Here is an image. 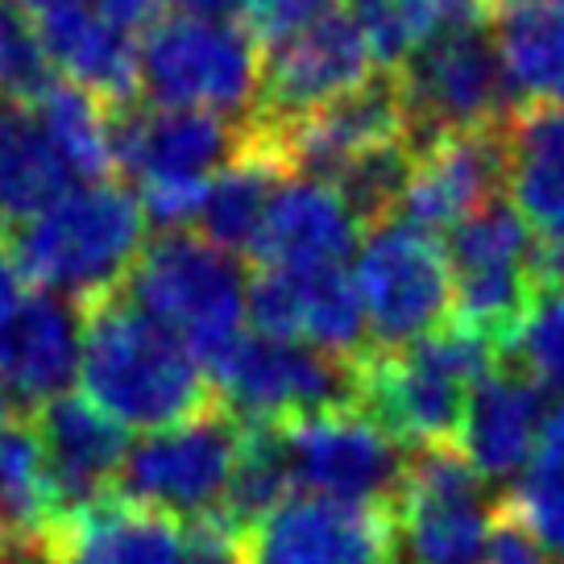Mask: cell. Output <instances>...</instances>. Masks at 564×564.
Here are the masks:
<instances>
[{"label": "cell", "instance_id": "cell-3", "mask_svg": "<svg viewBox=\"0 0 564 564\" xmlns=\"http://www.w3.org/2000/svg\"><path fill=\"white\" fill-rule=\"evenodd\" d=\"M502 366V349L448 319L406 349H373L361 361V411L382 432L420 448H460L469 394Z\"/></svg>", "mask_w": 564, "mask_h": 564}, {"label": "cell", "instance_id": "cell-29", "mask_svg": "<svg viewBox=\"0 0 564 564\" xmlns=\"http://www.w3.org/2000/svg\"><path fill=\"white\" fill-rule=\"evenodd\" d=\"M0 519L21 556H46L63 519L34 420L21 411L0 427Z\"/></svg>", "mask_w": 564, "mask_h": 564}, {"label": "cell", "instance_id": "cell-24", "mask_svg": "<svg viewBox=\"0 0 564 564\" xmlns=\"http://www.w3.org/2000/svg\"><path fill=\"white\" fill-rule=\"evenodd\" d=\"M51 564H187V531L178 519L108 494L84 511L58 519Z\"/></svg>", "mask_w": 564, "mask_h": 564}, {"label": "cell", "instance_id": "cell-42", "mask_svg": "<svg viewBox=\"0 0 564 564\" xmlns=\"http://www.w3.org/2000/svg\"><path fill=\"white\" fill-rule=\"evenodd\" d=\"M13 9H21V13H51V9H63V4H84V0H9Z\"/></svg>", "mask_w": 564, "mask_h": 564}, {"label": "cell", "instance_id": "cell-19", "mask_svg": "<svg viewBox=\"0 0 564 564\" xmlns=\"http://www.w3.org/2000/svg\"><path fill=\"white\" fill-rule=\"evenodd\" d=\"M84 319L88 307L51 291L25 295L13 319L0 328V382L13 403L30 415V406H46L67 394L79 378L84 357Z\"/></svg>", "mask_w": 564, "mask_h": 564}, {"label": "cell", "instance_id": "cell-17", "mask_svg": "<svg viewBox=\"0 0 564 564\" xmlns=\"http://www.w3.org/2000/svg\"><path fill=\"white\" fill-rule=\"evenodd\" d=\"M507 124L460 129L427 141L415 154L399 220L432 237H448L477 212L498 204L507 187Z\"/></svg>", "mask_w": 564, "mask_h": 564}, {"label": "cell", "instance_id": "cell-6", "mask_svg": "<svg viewBox=\"0 0 564 564\" xmlns=\"http://www.w3.org/2000/svg\"><path fill=\"white\" fill-rule=\"evenodd\" d=\"M366 361V357H361ZM361 361L303 340L246 333L208 366L216 403L241 423H295L361 406Z\"/></svg>", "mask_w": 564, "mask_h": 564}, {"label": "cell", "instance_id": "cell-31", "mask_svg": "<svg viewBox=\"0 0 564 564\" xmlns=\"http://www.w3.org/2000/svg\"><path fill=\"white\" fill-rule=\"evenodd\" d=\"M291 486H295V477H291L282 427L279 423H246L241 457L229 477V490L220 498V511L208 519H216L237 540H246L249 528H258L265 514L286 502Z\"/></svg>", "mask_w": 564, "mask_h": 564}, {"label": "cell", "instance_id": "cell-41", "mask_svg": "<svg viewBox=\"0 0 564 564\" xmlns=\"http://www.w3.org/2000/svg\"><path fill=\"white\" fill-rule=\"evenodd\" d=\"M183 4V13H195V18H232L241 13L246 0H175Z\"/></svg>", "mask_w": 564, "mask_h": 564}, {"label": "cell", "instance_id": "cell-10", "mask_svg": "<svg viewBox=\"0 0 564 564\" xmlns=\"http://www.w3.org/2000/svg\"><path fill=\"white\" fill-rule=\"evenodd\" d=\"M535 229L523 212L498 199L457 232H448V265H453V319L469 333L507 349L514 328L535 303L531 282Z\"/></svg>", "mask_w": 564, "mask_h": 564}, {"label": "cell", "instance_id": "cell-1", "mask_svg": "<svg viewBox=\"0 0 564 564\" xmlns=\"http://www.w3.org/2000/svg\"><path fill=\"white\" fill-rule=\"evenodd\" d=\"M79 387L108 420L138 432H166L216 406V390L195 352L124 291L88 307Z\"/></svg>", "mask_w": 564, "mask_h": 564}, {"label": "cell", "instance_id": "cell-8", "mask_svg": "<svg viewBox=\"0 0 564 564\" xmlns=\"http://www.w3.org/2000/svg\"><path fill=\"white\" fill-rule=\"evenodd\" d=\"M352 282L370 349H406L453 319V265L441 237L387 220L361 237Z\"/></svg>", "mask_w": 564, "mask_h": 564}, {"label": "cell", "instance_id": "cell-15", "mask_svg": "<svg viewBox=\"0 0 564 564\" xmlns=\"http://www.w3.org/2000/svg\"><path fill=\"white\" fill-rule=\"evenodd\" d=\"M249 564H390L399 556L394 511L295 494L246 531Z\"/></svg>", "mask_w": 564, "mask_h": 564}, {"label": "cell", "instance_id": "cell-26", "mask_svg": "<svg viewBox=\"0 0 564 564\" xmlns=\"http://www.w3.org/2000/svg\"><path fill=\"white\" fill-rule=\"evenodd\" d=\"M286 178L295 175L286 171V162L274 150L270 133L253 121V141L246 145V154L229 162L208 183L195 232L208 237L212 246L229 249V253H249L265 225V212H270V204H274V195L282 192Z\"/></svg>", "mask_w": 564, "mask_h": 564}, {"label": "cell", "instance_id": "cell-30", "mask_svg": "<svg viewBox=\"0 0 564 564\" xmlns=\"http://www.w3.org/2000/svg\"><path fill=\"white\" fill-rule=\"evenodd\" d=\"M25 105L37 112L42 129L51 133L54 150L63 154L70 178L84 183H105L117 171V150H112V121L117 112L88 96L84 88H75L67 79H51Z\"/></svg>", "mask_w": 564, "mask_h": 564}, {"label": "cell", "instance_id": "cell-45", "mask_svg": "<svg viewBox=\"0 0 564 564\" xmlns=\"http://www.w3.org/2000/svg\"><path fill=\"white\" fill-rule=\"evenodd\" d=\"M477 4H486V9L498 4V13H502V9H511V4H519V0H477Z\"/></svg>", "mask_w": 564, "mask_h": 564}, {"label": "cell", "instance_id": "cell-47", "mask_svg": "<svg viewBox=\"0 0 564 564\" xmlns=\"http://www.w3.org/2000/svg\"><path fill=\"white\" fill-rule=\"evenodd\" d=\"M366 4H373V0H345V9H366Z\"/></svg>", "mask_w": 564, "mask_h": 564}, {"label": "cell", "instance_id": "cell-11", "mask_svg": "<svg viewBox=\"0 0 564 564\" xmlns=\"http://www.w3.org/2000/svg\"><path fill=\"white\" fill-rule=\"evenodd\" d=\"M494 528V502L469 457L453 448H420L406 457L394 502V535L406 564H481Z\"/></svg>", "mask_w": 564, "mask_h": 564}, {"label": "cell", "instance_id": "cell-44", "mask_svg": "<svg viewBox=\"0 0 564 564\" xmlns=\"http://www.w3.org/2000/svg\"><path fill=\"white\" fill-rule=\"evenodd\" d=\"M13 415H21V406L13 403V394H9V387L0 382V427H4V423L13 420Z\"/></svg>", "mask_w": 564, "mask_h": 564}, {"label": "cell", "instance_id": "cell-13", "mask_svg": "<svg viewBox=\"0 0 564 564\" xmlns=\"http://www.w3.org/2000/svg\"><path fill=\"white\" fill-rule=\"evenodd\" d=\"M282 441L295 486L319 490V498L336 502L394 511L406 477L403 444L387 436L382 423L361 406L282 423Z\"/></svg>", "mask_w": 564, "mask_h": 564}, {"label": "cell", "instance_id": "cell-32", "mask_svg": "<svg viewBox=\"0 0 564 564\" xmlns=\"http://www.w3.org/2000/svg\"><path fill=\"white\" fill-rule=\"evenodd\" d=\"M352 13L366 25L378 67L387 70H399L411 54L436 37L490 21V9L477 0H373Z\"/></svg>", "mask_w": 564, "mask_h": 564}, {"label": "cell", "instance_id": "cell-36", "mask_svg": "<svg viewBox=\"0 0 564 564\" xmlns=\"http://www.w3.org/2000/svg\"><path fill=\"white\" fill-rule=\"evenodd\" d=\"M51 58L37 37L30 13L13 4H0V105L4 100H34L51 84Z\"/></svg>", "mask_w": 564, "mask_h": 564}, {"label": "cell", "instance_id": "cell-37", "mask_svg": "<svg viewBox=\"0 0 564 564\" xmlns=\"http://www.w3.org/2000/svg\"><path fill=\"white\" fill-rule=\"evenodd\" d=\"M328 9H333L328 0H246L241 18H246L249 34L270 51V46L286 42L291 34H300L303 25H312Z\"/></svg>", "mask_w": 564, "mask_h": 564}, {"label": "cell", "instance_id": "cell-43", "mask_svg": "<svg viewBox=\"0 0 564 564\" xmlns=\"http://www.w3.org/2000/svg\"><path fill=\"white\" fill-rule=\"evenodd\" d=\"M21 552L18 544H13V535H9V528H4V519H0V564H18Z\"/></svg>", "mask_w": 564, "mask_h": 564}, {"label": "cell", "instance_id": "cell-23", "mask_svg": "<svg viewBox=\"0 0 564 564\" xmlns=\"http://www.w3.org/2000/svg\"><path fill=\"white\" fill-rule=\"evenodd\" d=\"M37 37L51 67L63 79L105 100L112 112L133 108L141 96V42L138 34L108 21L96 4H63L37 18Z\"/></svg>", "mask_w": 564, "mask_h": 564}, {"label": "cell", "instance_id": "cell-38", "mask_svg": "<svg viewBox=\"0 0 564 564\" xmlns=\"http://www.w3.org/2000/svg\"><path fill=\"white\" fill-rule=\"evenodd\" d=\"M183 531H187V556H192V564H249L241 556V540L229 535L220 523L199 519V523Z\"/></svg>", "mask_w": 564, "mask_h": 564}, {"label": "cell", "instance_id": "cell-34", "mask_svg": "<svg viewBox=\"0 0 564 564\" xmlns=\"http://www.w3.org/2000/svg\"><path fill=\"white\" fill-rule=\"evenodd\" d=\"M411 171H415V141L403 138V141H390V145H378L370 154H361L345 175L336 178L333 187L349 204L357 225L370 232L378 225H387L390 216H394V208H403Z\"/></svg>", "mask_w": 564, "mask_h": 564}, {"label": "cell", "instance_id": "cell-5", "mask_svg": "<svg viewBox=\"0 0 564 564\" xmlns=\"http://www.w3.org/2000/svg\"><path fill=\"white\" fill-rule=\"evenodd\" d=\"M262 75L265 46L246 21L166 13L141 37V91L150 105L253 121Z\"/></svg>", "mask_w": 564, "mask_h": 564}, {"label": "cell", "instance_id": "cell-9", "mask_svg": "<svg viewBox=\"0 0 564 564\" xmlns=\"http://www.w3.org/2000/svg\"><path fill=\"white\" fill-rule=\"evenodd\" d=\"M241 436L246 423L220 403L166 432H150L129 448L112 494L192 528L220 511V498L229 490V477L241 457Z\"/></svg>", "mask_w": 564, "mask_h": 564}, {"label": "cell", "instance_id": "cell-25", "mask_svg": "<svg viewBox=\"0 0 564 564\" xmlns=\"http://www.w3.org/2000/svg\"><path fill=\"white\" fill-rule=\"evenodd\" d=\"M519 112H564V0H519L494 18Z\"/></svg>", "mask_w": 564, "mask_h": 564}, {"label": "cell", "instance_id": "cell-20", "mask_svg": "<svg viewBox=\"0 0 564 564\" xmlns=\"http://www.w3.org/2000/svg\"><path fill=\"white\" fill-rule=\"evenodd\" d=\"M552 406H556V394L507 361L490 378H481L469 394V411L460 427V453L469 457L477 477L511 481L523 474L544 444Z\"/></svg>", "mask_w": 564, "mask_h": 564}, {"label": "cell", "instance_id": "cell-18", "mask_svg": "<svg viewBox=\"0 0 564 564\" xmlns=\"http://www.w3.org/2000/svg\"><path fill=\"white\" fill-rule=\"evenodd\" d=\"M262 129L270 133L291 175L319 178V183H336L352 162L378 145L411 138L403 91H399L390 70H382L366 88L349 91L345 100L319 108L303 121L279 124V129L262 124Z\"/></svg>", "mask_w": 564, "mask_h": 564}, {"label": "cell", "instance_id": "cell-14", "mask_svg": "<svg viewBox=\"0 0 564 564\" xmlns=\"http://www.w3.org/2000/svg\"><path fill=\"white\" fill-rule=\"evenodd\" d=\"M253 121H229L195 108L133 105L112 121L117 171L150 187H208L229 162L246 154Z\"/></svg>", "mask_w": 564, "mask_h": 564}, {"label": "cell", "instance_id": "cell-12", "mask_svg": "<svg viewBox=\"0 0 564 564\" xmlns=\"http://www.w3.org/2000/svg\"><path fill=\"white\" fill-rule=\"evenodd\" d=\"M373 67L378 58L361 18L345 4H333L312 25H303L300 34L265 51L262 100L253 121L274 124V129L303 121L378 79Z\"/></svg>", "mask_w": 564, "mask_h": 564}, {"label": "cell", "instance_id": "cell-40", "mask_svg": "<svg viewBox=\"0 0 564 564\" xmlns=\"http://www.w3.org/2000/svg\"><path fill=\"white\" fill-rule=\"evenodd\" d=\"M21 270L18 262H13V253L0 246V328L13 319V312L21 307V300H25V291H21Z\"/></svg>", "mask_w": 564, "mask_h": 564}, {"label": "cell", "instance_id": "cell-46", "mask_svg": "<svg viewBox=\"0 0 564 564\" xmlns=\"http://www.w3.org/2000/svg\"><path fill=\"white\" fill-rule=\"evenodd\" d=\"M18 564H51V561H46V556H21Z\"/></svg>", "mask_w": 564, "mask_h": 564}, {"label": "cell", "instance_id": "cell-27", "mask_svg": "<svg viewBox=\"0 0 564 564\" xmlns=\"http://www.w3.org/2000/svg\"><path fill=\"white\" fill-rule=\"evenodd\" d=\"M79 187L37 112L21 100L0 105V225L18 229L58 195Z\"/></svg>", "mask_w": 564, "mask_h": 564}, {"label": "cell", "instance_id": "cell-49", "mask_svg": "<svg viewBox=\"0 0 564 564\" xmlns=\"http://www.w3.org/2000/svg\"><path fill=\"white\" fill-rule=\"evenodd\" d=\"M552 564H556V561H552Z\"/></svg>", "mask_w": 564, "mask_h": 564}, {"label": "cell", "instance_id": "cell-28", "mask_svg": "<svg viewBox=\"0 0 564 564\" xmlns=\"http://www.w3.org/2000/svg\"><path fill=\"white\" fill-rule=\"evenodd\" d=\"M507 192L535 237L564 241V112H514L507 124Z\"/></svg>", "mask_w": 564, "mask_h": 564}, {"label": "cell", "instance_id": "cell-35", "mask_svg": "<svg viewBox=\"0 0 564 564\" xmlns=\"http://www.w3.org/2000/svg\"><path fill=\"white\" fill-rule=\"evenodd\" d=\"M502 361L531 373L552 394H564V291H540L523 324L502 349Z\"/></svg>", "mask_w": 564, "mask_h": 564}, {"label": "cell", "instance_id": "cell-7", "mask_svg": "<svg viewBox=\"0 0 564 564\" xmlns=\"http://www.w3.org/2000/svg\"><path fill=\"white\" fill-rule=\"evenodd\" d=\"M390 75L403 91L415 154L441 133L498 129L519 112L490 21L427 42Z\"/></svg>", "mask_w": 564, "mask_h": 564}, {"label": "cell", "instance_id": "cell-16", "mask_svg": "<svg viewBox=\"0 0 564 564\" xmlns=\"http://www.w3.org/2000/svg\"><path fill=\"white\" fill-rule=\"evenodd\" d=\"M249 324L262 336L303 340L349 361L373 352L361 295L345 265L249 274Z\"/></svg>", "mask_w": 564, "mask_h": 564}, {"label": "cell", "instance_id": "cell-4", "mask_svg": "<svg viewBox=\"0 0 564 564\" xmlns=\"http://www.w3.org/2000/svg\"><path fill=\"white\" fill-rule=\"evenodd\" d=\"M124 295L178 336L208 370L241 340L249 319V274L241 258L199 232H159L141 249Z\"/></svg>", "mask_w": 564, "mask_h": 564}, {"label": "cell", "instance_id": "cell-39", "mask_svg": "<svg viewBox=\"0 0 564 564\" xmlns=\"http://www.w3.org/2000/svg\"><path fill=\"white\" fill-rule=\"evenodd\" d=\"M166 4H171V0H96V9H100L108 21H117L121 30H129V34L154 30V25L166 18Z\"/></svg>", "mask_w": 564, "mask_h": 564}, {"label": "cell", "instance_id": "cell-2", "mask_svg": "<svg viewBox=\"0 0 564 564\" xmlns=\"http://www.w3.org/2000/svg\"><path fill=\"white\" fill-rule=\"evenodd\" d=\"M145 241L150 237L138 192L105 178L70 187L51 208L18 225L9 253L21 279L37 282V291L91 307L124 291Z\"/></svg>", "mask_w": 564, "mask_h": 564}, {"label": "cell", "instance_id": "cell-48", "mask_svg": "<svg viewBox=\"0 0 564 564\" xmlns=\"http://www.w3.org/2000/svg\"><path fill=\"white\" fill-rule=\"evenodd\" d=\"M556 399H564V394H556Z\"/></svg>", "mask_w": 564, "mask_h": 564}, {"label": "cell", "instance_id": "cell-33", "mask_svg": "<svg viewBox=\"0 0 564 564\" xmlns=\"http://www.w3.org/2000/svg\"><path fill=\"white\" fill-rule=\"evenodd\" d=\"M498 511L511 514L552 561L564 564V399L552 406L535 460L498 494Z\"/></svg>", "mask_w": 564, "mask_h": 564}, {"label": "cell", "instance_id": "cell-22", "mask_svg": "<svg viewBox=\"0 0 564 564\" xmlns=\"http://www.w3.org/2000/svg\"><path fill=\"white\" fill-rule=\"evenodd\" d=\"M361 232L366 229L333 183L286 178L249 258L258 270H328L349 262L361 246Z\"/></svg>", "mask_w": 564, "mask_h": 564}, {"label": "cell", "instance_id": "cell-21", "mask_svg": "<svg viewBox=\"0 0 564 564\" xmlns=\"http://www.w3.org/2000/svg\"><path fill=\"white\" fill-rule=\"evenodd\" d=\"M30 420L37 427L63 514L84 511L117 490L124 457L133 448L121 423L108 420L84 394H58L46 406H37Z\"/></svg>", "mask_w": 564, "mask_h": 564}]
</instances>
